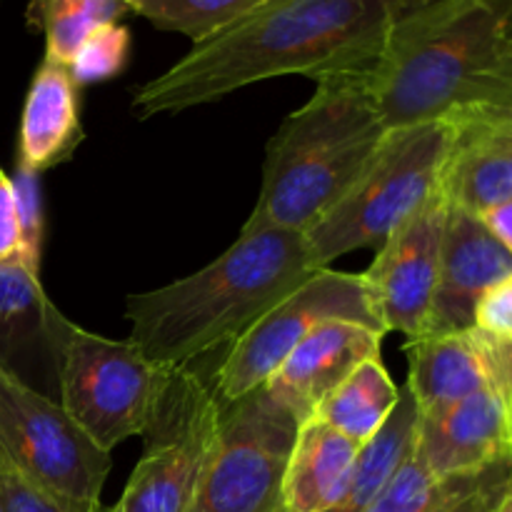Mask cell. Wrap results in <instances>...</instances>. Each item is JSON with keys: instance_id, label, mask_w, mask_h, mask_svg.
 <instances>
[{"instance_id": "cell-1", "label": "cell", "mask_w": 512, "mask_h": 512, "mask_svg": "<svg viewBox=\"0 0 512 512\" xmlns=\"http://www.w3.org/2000/svg\"><path fill=\"white\" fill-rule=\"evenodd\" d=\"M410 10V0H265L140 85L133 108L145 120L283 75L318 83L340 73H370L393 25Z\"/></svg>"}, {"instance_id": "cell-2", "label": "cell", "mask_w": 512, "mask_h": 512, "mask_svg": "<svg viewBox=\"0 0 512 512\" xmlns=\"http://www.w3.org/2000/svg\"><path fill=\"white\" fill-rule=\"evenodd\" d=\"M370 85L388 128L512 108V0H430L400 15Z\"/></svg>"}, {"instance_id": "cell-3", "label": "cell", "mask_w": 512, "mask_h": 512, "mask_svg": "<svg viewBox=\"0 0 512 512\" xmlns=\"http://www.w3.org/2000/svg\"><path fill=\"white\" fill-rule=\"evenodd\" d=\"M318 270L305 233L240 230V238L198 273L130 295V343L163 368H190L210 350L243 338Z\"/></svg>"}, {"instance_id": "cell-4", "label": "cell", "mask_w": 512, "mask_h": 512, "mask_svg": "<svg viewBox=\"0 0 512 512\" xmlns=\"http://www.w3.org/2000/svg\"><path fill=\"white\" fill-rule=\"evenodd\" d=\"M385 133L370 73L318 80L313 98L270 138L263 185L243 230H313L368 170Z\"/></svg>"}, {"instance_id": "cell-5", "label": "cell", "mask_w": 512, "mask_h": 512, "mask_svg": "<svg viewBox=\"0 0 512 512\" xmlns=\"http://www.w3.org/2000/svg\"><path fill=\"white\" fill-rule=\"evenodd\" d=\"M455 128L448 118L388 128L368 170L348 195L305 233L320 268L385 238L418 213L443 180Z\"/></svg>"}, {"instance_id": "cell-6", "label": "cell", "mask_w": 512, "mask_h": 512, "mask_svg": "<svg viewBox=\"0 0 512 512\" xmlns=\"http://www.w3.org/2000/svg\"><path fill=\"white\" fill-rule=\"evenodd\" d=\"M175 373L145 358L130 340L68 323L58 353V403L98 448L113 453L153 428Z\"/></svg>"}, {"instance_id": "cell-7", "label": "cell", "mask_w": 512, "mask_h": 512, "mask_svg": "<svg viewBox=\"0 0 512 512\" xmlns=\"http://www.w3.org/2000/svg\"><path fill=\"white\" fill-rule=\"evenodd\" d=\"M300 423L263 385L225 403L188 512H280L285 468Z\"/></svg>"}, {"instance_id": "cell-8", "label": "cell", "mask_w": 512, "mask_h": 512, "mask_svg": "<svg viewBox=\"0 0 512 512\" xmlns=\"http://www.w3.org/2000/svg\"><path fill=\"white\" fill-rule=\"evenodd\" d=\"M0 453L48 495L100 505L113 458L58 400L0 370Z\"/></svg>"}, {"instance_id": "cell-9", "label": "cell", "mask_w": 512, "mask_h": 512, "mask_svg": "<svg viewBox=\"0 0 512 512\" xmlns=\"http://www.w3.org/2000/svg\"><path fill=\"white\" fill-rule=\"evenodd\" d=\"M330 320H350L388 335L363 275L320 268L230 345L215 373V398L225 405L258 390L310 333Z\"/></svg>"}, {"instance_id": "cell-10", "label": "cell", "mask_w": 512, "mask_h": 512, "mask_svg": "<svg viewBox=\"0 0 512 512\" xmlns=\"http://www.w3.org/2000/svg\"><path fill=\"white\" fill-rule=\"evenodd\" d=\"M220 400L193 373H175L148 445L108 512H188L220 428Z\"/></svg>"}, {"instance_id": "cell-11", "label": "cell", "mask_w": 512, "mask_h": 512, "mask_svg": "<svg viewBox=\"0 0 512 512\" xmlns=\"http://www.w3.org/2000/svg\"><path fill=\"white\" fill-rule=\"evenodd\" d=\"M448 213L450 203L443 188H438L418 213L380 243L368 273H363L380 323L388 333L398 330L408 335V340L428 333Z\"/></svg>"}, {"instance_id": "cell-12", "label": "cell", "mask_w": 512, "mask_h": 512, "mask_svg": "<svg viewBox=\"0 0 512 512\" xmlns=\"http://www.w3.org/2000/svg\"><path fill=\"white\" fill-rule=\"evenodd\" d=\"M408 385L418 413H435L480 390H500L512 400V340L470 328L423 335L405 343Z\"/></svg>"}, {"instance_id": "cell-13", "label": "cell", "mask_w": 512, "mask_h": 512, "mask_svg": "<svg viewBox=\"0 0 512 512\" xmlns=\"http://www.w3.org/2000/svg\"><path fill=\"white\" fill-rule=\"evenodd\" d=\"M413 455L438 480L483 473L508 460V398L500 390H480L435 413H420Z\"/></svg>"}, {"instance_id": "cell-14", "label": "cell", "mask_w": 512, "mask_h": 512, "mask_svg": "<svg viewBox=\"0 0 512 512\" xmlns=\"http://www.w3.org/2000/svg\"><path fill=\"white\" fill-rule=\"evenodd\" d=\"M512 273V253L478 215L450 205L443 238L438 288L428 333H463L473 328L475 305L485 290Z\"/></svg>"}, {"instance_id": "cell-15", "label": "cell", "mask_w": 512, "mask_h": 512, "mask_svg": "<svg viewBox=\"0 0 512 512\" xmlns=\"http://www.w3.org/2000/svg\"><path fill=\"white\" fill-rule=\"evenodd\" d=\"M385 335L350 320H330L310 333L263 385L265 393L308 420L320 403L365 360L380 358Z\"/></svg>"}, {"instance_id": "cell-16", "label": "cell", "mask_w": 512, "mask_h": 512, "mask_svg": "<svg viewBox=\"0 0 512 512\" xmlns=\"http://www.w3.org/2000/svg\"><path fill=\"white\" fill-rule=\"evenodd\" d=\"M70 320L50 303L40 273L18 253L0 263V370L28 385V373L48 370L58 385V353Z\"/></svg>"}, {"instance_id": "cell-17", "label": "cell", "mask_w": 512, "mask_h": 512, "mask_svg": "<svg viewBox=\"0 0 512 512\" xmlns=\"http://www.w3.org/2000/svg\"><path fill=\"white\" fill-rule=\"evenodd\" d=\"M18 160L35 173L65 163L83 143L80 85L65 63L43 58L20 115Z\"/></svg>"}, {"instance_id": "cell-18", "label": "cell", "mask_w": 512, "mask_h": 512, "mask_svg": "<svg viewBox=\"0 0 512 512\" xmlns=\"http://www.w3.org/2000/svg\"><path fill=\"white\" fill-rule=\"evenodd\" d=\"M363 445L310 415L290 450L280 512H325L348 485Z\"/></svg>"}, {"instance_id": "cell-19", "label": "cell", "mask_w": 512, "mask_h": 512, "mask_svg": "<svg viewBox=\"0 0 512 512\" xmlns=\"http://www.w3.org/2000/svg\"><path fill=\"white\" fill-rule=\"evenodd\" d=\"M418 405L408 388H400V400L395 405L393 415L385 423V428L363 445L355 468L350 473L348 485L335 500L333 508L325 512H368L370 505L378 500L385 485L395 475L405 458L410 455L415 443V430H418Z\"/></svg>"}, {"instance_id": "cell-20", "label": "cell", "mask_w": 512, "mask_h": 512, "mask_svg": "<svg viewBox=\"0 0 512 512\" xmlns=\"http://www.w3.org/2000/svg\"><path fill=\"white\" fill-rule=\"evenodd\" d=\"M398 400L400 388L393 383L380 358H370L358 365L315 408L313 415L358 445H368L385 428Z\"/></svg>"}, {"instance_id": "cell-21", "label": "cell", "mask_w": 512, "mask_h": 512, "mask_svg": "<svg viewBox=\"0 0 512 512\" xmlns=\"http://www.w3.org/2000/svg\"><path fill=\"white\" fill-rule=\"evenodd\" d=\"M125 13V0H30L28 25L43 30L45 58L68 65L95 28Z\"/></svg>"}, {"instance_id": "cell-22", "label": "cell", "mask_w": 512, "mask_h": 512, "mask_svg": "<svg viewBox=\"0 0 512 512\" xmlns=\"http://www.w3.org/2000/svg\"><path fill=\"white\" fill-rule=\"evenodd\" d=\"M265 0H125L128 13L140 15L160 30H173L193 45L223 33Z\"/></svg>"}, {"instance_id": "cell-23", "label": "cell", "mask_w": 512, "mask_h": 512, "mask_svg": "<svg viewBox=\"0 0 512 512\" xmlns=\"http://www.w3.org/2000/svg\"><path fill=\"white\" fill-rule=\"evenodd\" d=\"M453 483L455 478L438 480L430 475L410 450L368 512H438L453 490Z\"/></svg>"}, {"instance_id": "cell-24", "label": "cell", "mask_w": 512, "mask_h": 512, "mask_svg": "<svg viewBox=\"0 0 512 512\" xmlns=\"http://www.w3.org/2000/svg\"><path fill=\"white\" fill-rule=\"evenodd\" d=\"M128 58L130 30L120 23H105L83 40L68 68L78 85L103 83L123 73Z\"/></svg>"}, {"instance_id": "cell-25", "label": "cell", "mask_w": 512, "mask_h": 512, "mask_svg": "<svg viewBox=\"0 0 512 512\" xmlns=\"http://www.w3.org/2000/svg\"><path fill=\"white\" fill-rule=\"evenodd\" d=\"M40 173L18 160L13 178L15 208L20 223V258L40 273V250H43V193H40Z\"/></svg>"}, {"instance_id": "cell-26", "label": "cell", "mask_w": 512, "mask_h": 512, "mask_svg": "<svg viewBox=\"0 0 512 512\" xmlns=\"http://www.w3.org/2000/svg\"><path fill=\"white\" fill-rule=\"evenodd\" d=\"M0 503L3 512H108L103 505L70 503L35 488L3 453H0Z\"/></svg>"}, {"instance_id": "cell-27", "label": "cell", "mask_w": 512, "mask_h": 512, "mask_svg": "<svg viewBox=\"0 0 512 512\" xmlns=\"http://www.w3.org/2000/svg\"><path fill=\"white\" fill-rule=\"evenodd\" d=\"M512 473V460H500L483 473L455 478L453 490L438 512H495Z\"/></svg>"}, {"instance_id": "cell-28", "label": "cell", "mask_w": 512, "mask_h": 512, "mask_svg": "<svg viewBox=\"0 0 512 512\" xmlns=\"http://www.w3.org/2000/svg\"><path fill=\"white\" fill-rule=\"evenodd\" d=\"M473 328L498 340H512V273L490 285L475 305Z\"/></svg>"}, {"instance_id": "cell-29", "label": "cell", "mask_w": 512, "mask_h": 512, "mask_svg": "<svg viewBox=\"0 0 512 512\" xmlns=\"http://www.w3.org/2000/svg\"><path fill=\"white\" fill-rule=\"evenodd\" d=\"M20 253V223L15 208L13 183L0 170V263Z\"/></svg>"}, {"instance_id": "cell-30", "label": "cell", "mask_w": 512, "mask_h": 512, "mask_svg": "<svg viewBox=\"0 0 512 512\" xmlns=\"http://www.w3.org/2000/svg\"><path fill=\"white\" fill-rule=\"evenodd\" d=\"M473 113L480 123L485 125L493 143L498 145L500 155H503L505 173L512 185V108H488V110H468Z\"/></svg>"}, {"instance_id": "cell-31", "label": "cell", "mask_w": 512, "mask_h": 512, "mask_svg": "<svg viewBox=\"0 0 512 512\" xmlns=\"http://www.w3.org/2000/svg\"><path fill=\"white\" fill-rule=\"evenodd\" d=\"M478 218L483 220L485 225H488L490 233H493L495 238H498L500 243H503L505 248H508L512 253V200H508V203L495 205L493 210L478 215Z\"/></svg>"}, {"instance_id": "cell-32", "label": "cell", "mask_w": 512, "mask_h": 512, "mask_svg": "<svg viewBox=\"0 0 512 512\" xmlns=\"http://www.w3.org/2000/svg\"><path fill=\"white\" fill-rule=\"evenodd\" d=\"M495 512H512V473H510L508 485H505L503 495H500L498 508H495Z\"/></svg>"}, {"instance_id": "cell-33", "label": "cell", "mask_w": 512, "mask_h": 512, "mask_svg": "<svg viewBox=\"0 0 512 512\" xmlns=\"http://www.w3.org/2000/svg\"><path fill=\"white\" fill-rule=\"evenodd\" d=\"M510 460H512V400H510Z\"/></svg>"}, {"instance_id": "cell-34", "label": "cell", "mask_w": 512, "mask_h": 512, "mask_svg": "<svg viewBox=\"0 0 512 512\" xmlns=\"http://www.w3.org/2000/svg\"><path fill=\"white\" fill-rule=\"evenodd\" d=\"M425 3H430V0H410V5H413V10L420 8V5H425Z\"/></svg>"}, {"instance_id": "cell-35", "label": "cell", "mask_w": 512, "mask_h": 512, "mask_svg": "<svg viewBox=\"0 0 512 512\" xmlns=\"http://www.w3.org/2000/svg\"><path fill=\"white\" fill-rule=\"evenodd\" d=\"M0 512H3V503H0Z\"/></svg>"}]
</instances>
